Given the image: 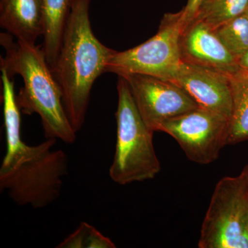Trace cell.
I'll list each match as a JSON object with an SVG mask.
<instances>
[{
  "mask_svg": "<svg viewBox=\"0 0 248 248\" xmlns=\"http://www.w3.org/2000/svg\"><path fill=\"white\" fill-rule=\"evenodd\" d=\"M91 0H72L71 12L52 71L62 93L63 107L78 133L82 128L94 81L106 73L116 50L103 45L91 28Z\"/></svg>",
  "mask_w": 248,
  "mask_h": 248,
  "instance_id": "1",
  "label": "cell"
},
{
  "mask_svg": "<svg viewBox=\"0 0 248 248\" xmlns=\"http://www.w3.org/2000/svg\"><path fill=\"white\" fill-rule=\"evenodd\" d=\"M8 32L0 35V42L6 50L0 58L9 76L22 77L24 86L16 96L23 114L40 116L46 139H55L67 143L76 141L73 128L63 107L62 93L43 49L23 41L14 42Z\"/></svg>",
  "mask_w": 248,
  "mask_h": 248,
  "instance_id": "2",
  "label": "cell"
},
{
  "mask_svg": "<svg viewBox=\"0 0 248 248\" xmlns=\"http://www.w3.org/2000/svg\"><path fill=\"white\" fill-rule=\"evenodd\" d=\"M117 93V140L109 175L120 185L151 180L161 170L153 144L155 132L145 123L126 80L121 76Z\"/></svg>",
  "mask_w": 248,
  "mask_h": 248,
  "instance_id": "3",
  "label": "cell"
},
{
  "mask_svg": "<svg viewBox=\"0 0 248 248\" xmlns=\"http://www.w3.org/2000/svg\"><path fill=\"white\" fill-rule=\"evenodd\" d=\"M56 140L47 139L34 146L29 156L0 172V190L19 206L45 208L60 197L68 159L64 151H52Z\"/></svg>",
  "mask_w": 248,
  "mask_h": 248,
  "instance_id": "4",
  "label": "cell"
},
{
  "mask_svg": "<svg viewBox=\"0 0 248 248\" xmlns=\"http://www.w3.org/2000/svg\"><path fill=\"white\" fill-rule=\"evenodd\" d=\"M182 13L166 14L157 32L151 39L124 51H115L106 73L118 76L141 74L173 81L182 63L179 40Z\"/></svg>",
  "mask_w": 248,
  "mask_h": 248,
  "instance_id": "5",
  "label": "cell"
},
{
  "mask_svg": "<svg viewBox=\"0 0 248 248\" xmlns=\"http://www.w3.org/2000/svg\"><path fill=\"white\" fill-rule=\"evenodd\" d=\"M200 248H248V199L238 177L222 178L214 190Z\"/></svg>",
  "mask_w": 248,
  "mask_h": 248,
  "instance_id": "6",
  "label": "cell"
},
{
  "mask_svg": "<svg viewBox=\"0 0 248 248\" xmlns=\"http://www.w3.org/2000/svg\"><path fill=\"white\" fill-rule=\"evenodd\" d=\"M229 119L221 114L198 107L164 121L158 131L172 137L187 159L206 165L218 159L227 146Z\"/></svg>",
  "mask_w": 248,
  "mask_h": 248,
  "instance_id": "7",
  "label": "cell"
},
{
  "mask_svg": "<svg viewBox=\"0 0 248 248\" xmlns=\"http://www.w3.org/2000/svg\"><path fill=\"white\" fill-rule=\"evenodd\" d=\"M126 80L139 112L146 125L158 131L164 121L200 107L172 81L141 74L121 76Z\"/></svg>",
  "mask_w": 248,
  "mask_h": 248,
  "instance_id": "8",
  "label": "cell"
},
{
  "mask_svg": "<svg viewBox=\"0 0 248 248\" xmlns=\"http://www.w3.org/2000/svg\"><path fill=\"white\" fill-rule=\"evenodd\" d=\"M231 76L207 67L182 62L173 82L199 107L231 118L232 108Z\"/></svg>",
  "mask_w": 248,
  "mask_h": 248,
  "instance_id": "9",
  "label": "cell"
},
{
  "mask_svg": "<svg viewBox=\"0 0 248 248\" xmlns=\"http://www.w3.org/2000/svg\"><path fill=\"white\" fill-rule=\"evenodd\" d=\"M179 48L182 62L207 67L228 76L241 69L213 28L202 21L193 19L182 29Z\"/></svg>",
  "mask_w": 248,
  "mask_h": 248,
  "instance_id": "10",
  "label": "cell"
},
{
  "mask_svg": "<svg viewBox=\"0 0 248 248\" xmlns=\"http://www.w3.org/2000/svg\"><path fill=\"white\" fill-rule=\"evenodd\" d=\"M0 26L17 40L35 45L43 35L42 0H0Z\"/></svg>",
  "mask_w": 248,
  "mask_h": 248,
  "instance_id": "11",
  "label": "cell"
},
{
  "mask_svg": "<svg viewBox=\"0 0 248 248\" xmlns=\"http://www.w3.org/2000/svg\"><path fill=\"white\" fill-rule=\"evenodd\" d=\"M3 86L4 120L6 139V153L0 168V172H6L27 157L33 149L23 141L21 136L20 109L15 94L14 82L4 67L0 66Z\"/></svg>",
  "mask_w": 248,
  "mask_h": 248,
  "instance_id": "12",
  "label": "cell"
},
{
  "mask_svg": "<svg viewBox=\"0 0 248 248\" xmlns=\"http://www.w3.org/2000/svg\"><path fill=\"white\" fill-rule=\"evenodd\" d=\"M72 0H42L44 45L50 68L55 66L71 12Z\"/></svg>",
  "mask_w": 248,
  "mask_h": 248,
  "instance_id": "13",
  "label": "cell"
},
{
  "mask_svg": "<svg viewBox=\"0 0 248 248\" xmlns=\"http://www.w3.org/2000/svg\"><path fill=\"white\" fill-rule=\"evenodd\" d=\"M231 81L232 108L227 145L248 141V71L240 69Z\"/></svg>",
  "mask_w": 248,
  "mask_h": 248,
  "instance_id": "14",
  "label": "cell"
},
{
  "mask_svg": "<svg viewBox=\"0 0 248 248\" xmlns=\"http://www.w3.org/2000/svg\"><path fill=\"white\" fill-rule=\"evenodd\" d=\"M248 8V0H203L193 19L215 29L246 14Z\"/></svg>",
  "mask_w": 248,
  "mask_h": 248,
  "instance_id": "15",
  "label": "cell"
},
{
  "mask_svg": "<svg viewBox=\"0 0 248 248\" xmlns=\"http://www.w3.org/2000/svg\"><path fill=\"white\" fill-rule=\"evenodd\" d=\"M213 30L236 61L248 50V19L246 15L223 23Z\"/></svg>",
  "mask_w": 248,
  "mask_h": 248,
  "instance_id": "16",
  "label": "cell"
},
{
  "mask_svg": "<svg viewBox=\"0 0 248 248\" xmlns=\"http://www.w3.org/2000/svg\"><path fill=\"white\" fill-rule=\"evenodd\" d=\"M58 248H115L113 241L91 225L81 223L74 232L57 246Z\"/></svg>",
  "mask_w": 248,
  "mask_h": 248,
  "instance_id": "17",
  "label": "cell"
},
{
  "mask_svg": "<svg viewBox=\"0 0 248 248\" xmlns=\"http://www.w3.org/2000/svg\"><path fill=\"white\" fill-rule=\"evenodd\" d=\"M202 1L203 0H187V4L182 10L183 29L194 19Z\"/></svg>",
  "mask_w": 248,
  "mask_h": 248,
  "instance_id": "18",
  "label": "cell"
},
{
  "mask_svg": "<svg viewBox=\"0 0 248 248\" xmlns=\"http://www.w3.org/2000/svg\"><path fill=\"white\" fill-rule=\"evenodd\" d=\"M239 177L248 199V164L243 169Z\"/></svg>",
  "mask_w": 248,
  "mask_h": 248,
  "instance_id": "19",
  "label": "cell"
},
{
  "mask_svg": "<svg viewBox=\"0 0 248 248\" xmlns=\"http://www.w3.org/2000/svg\"><path fill=\"white\" fill-rule=\"evenodd\" d=\"M237 63L241 69L248 71V50L238 60Z\"/></svg>",
  "mask_w": 248,
  "mask_h": 248,
  "instance_id": "20",
  "label": "cell"
},
{
  "mask_svg": "<svg viewBox=\"0 0 248 248\" xmlns=\"http://www.w3.org/2000/svg\"><path fill=\"white\" fill-rule=\"evenodd\" d=\"M245 15H246V16H247V17L248 19V8L247 11H246V14H245Z\"/></svg>",
  "mask_w": 248,
  "mask_h": 248,
  "instance_id": "21",
  "label": "cell"
}]
</instances>
